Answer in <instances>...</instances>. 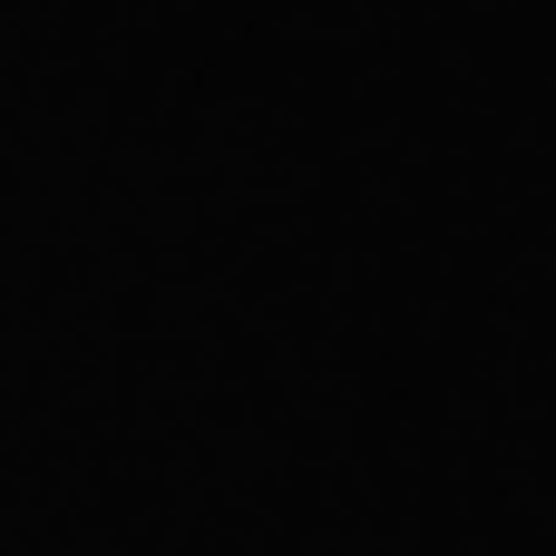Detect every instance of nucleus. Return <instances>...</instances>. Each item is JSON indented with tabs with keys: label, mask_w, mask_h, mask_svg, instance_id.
Returning a JSON list of instances; mask_svg holds the SVG:
<instances>
[]
</instances>
